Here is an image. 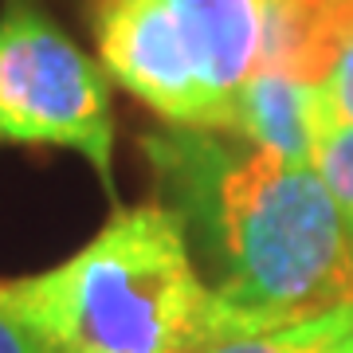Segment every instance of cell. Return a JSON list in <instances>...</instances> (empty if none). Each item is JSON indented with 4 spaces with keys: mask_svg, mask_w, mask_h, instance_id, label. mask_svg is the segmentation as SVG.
<instances>
[{
    "mask_svg": "<svg viewBox=\"0 0 353 353\" xmlns=\"http://www.w3.org/2000/svg\"><path fill=\"white\" fill-rule=\"evenodd\" d=\"M94 39L114 83L173 126L224 130V99L212 90L173 0H94Z\"/></svg>",
    "mask_w": 353,
    "mask_h": 353,
    "instance_id": "obj_4",
    "label": "cell"
},
{
    "mask_svg": "<svg viewBox=\"0 0 353 353\" xmlns=\"http://www.w3.org/2000/svg\"><path fill=\"white\" fill-rule=\"evenodd\" d=\"M0 353H55L0 306Z\"/></svg>",
    "mask_w": 353,
    "mask_h": 353,
    "instance_id": "obj_11",
    "label": "cell"
},
{
    "mask_svg": "<svg viewBox=\"0 0 353 353\" xmlns=\"http://www.w3.org/2000/svg\"><path fill=\"white\" fill-rule=\"evenodd\" d=\"M141 150L212 275L224 341L353 306V232L314 165L204 126L145 134Z\"/></svg>",
    "mask_w": 353,
    "mask_h": 353,
    "instance_id": "obj_1",
    "label": "cell"
},
{
    "mask_svg": "<svg viewBox=\"0 0 353 353\" xmlns=\"http://www.w3.org/2000/svg\"><path fill=\"white\" fill-rule=\"evenodd\" d=\"M212 90L232 94L259 71V0H173ZM228 118V114H224Z\"/></svg>",
    "mask_w": 353,
    "mask_h": 353,
    "instance_id": "obj_7",
    "label": "cell"
},
{
    "mask_svg": "<svg viewBox=\"0 0 353 353\" xmlns=\"http://www.w3.org/2000/svg\"><path fill=\"white\" fill-rule=\"evenodd\" d=\"M322 87H326L334 122H350V126H353V43L341 51L338 67L330 71V79L322 83Z\"/></svg>",
    "mask_w": 353,
    "mask_h": 353,
    "instance_id": "obj_10",
    "label": "cell"
},
{
    "mask_svg": "<svg viewBox=\"0 0 353 353\" xmlns=\"http://www.w3.org/2000/svg\"><path fill=\"white\" fill-rule=\"evenodd\" d=\"M314 169L326 181L330 196L338 201L341 216H345V224L353 232V126L350 122H330V130L322 134V145H318Z\"/></svg>",
    "mask_w": 353,
    "mask_h": 353,
    "instance_id": "obj_9",
    "label": "cell"
},
{
    "mask_svg": "<svg viewBox=\"0 0 353 353\" xmlns=\"http://www.w3.org/2000/svg\"><path fill=\"white\" fill-rule=\"evenodd\" d=\"M353 43V0H259V71L326 83Z\"/></svg>",
    "mask_w": 353,
    "mask_h": 353,
    "instance_id": "obj_6",
    "label": "cell"
},
{
    "mask_svg": "<svg viewBox=\"0 0 353 353\" xmlns=\"http://www.w3.org/2000/svg\"><path fill=\"white\" fill-rule=\"evenodd\" d=\"M0 306L55 353H201L224 341L212 287L165 204L118 212L67 263L0 283Z\"/></svg>",
    "mask_w": 353,
    "mask_h": 353,
    "instance_id": "obj_2",
    "label": "cell"
},
{
    "mask_svg": "<svg viewBox=\"0 0 353 353\" xmlns=\"http://www.w3.org/2000/svg\"><path fill=\"white\" fill-rule=\"evenodd\" d=\"M0 141L75 150L114 185L106 75L36 0L0 8Z\"/></svg>",
    "mask_w": 353,
    "mask_h": 353,
    "instance_id": "obj_3",
    "label": "cell"
},
{
    "mask_svg": "<svg viewBox=\"0 0 353 353\" xmlns=\"http://www.w3.org/2000/svg\"><path fill=\"white\" fill-rule=\"evenodd\" d=\"M201 353H353V306H341L334 314L310 318L299 326L216 341Z\"/></svg>",
    "mask_w": 353,
    "mask_h": 353,
    "instance_id": "obj_8",
    "label": "cell"
},
{
    "mask_svg": "<svg viewBox=\"0 0 353 353\" xmlns=\"http://www.w3.org/2000/svg\"><path fill=\"white\" fill-rule=\"evenodd\" d=\"M330 122L334 114L322 83L255 71L228 102L224 130L259 150L279 153L290 165H314Z\"/></svg>",
    "mask_w": 353,
    "mask_h": 353,
    "instance_id": "obj_5",
    "label": "cell"
}]
</instances>
